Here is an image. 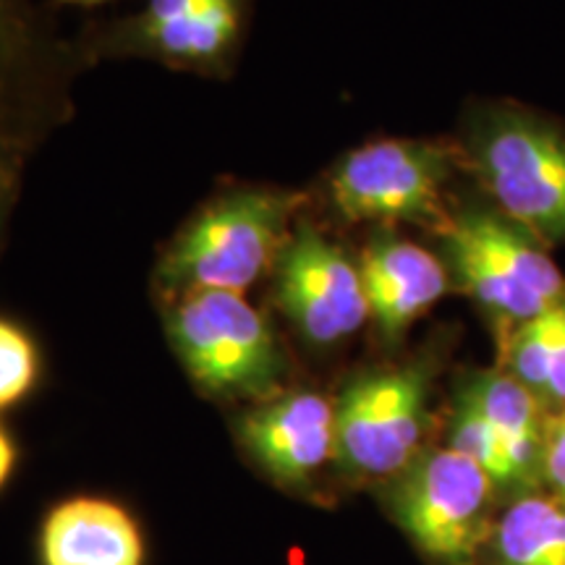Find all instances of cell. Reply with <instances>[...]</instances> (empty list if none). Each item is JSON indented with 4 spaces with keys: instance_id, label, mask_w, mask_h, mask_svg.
Wrapping results in <instances>:
<instances>
[{
    "instance_id": "cell-1",
    "label": "cell",
    "mask_w": 565,
    "mask_h": 565,
    "mask_svg": "<svg viewBox=\"0 0 565 565\" xmlns=\"http://www.w3.org/2000/svg\"><path fill=\"white\" fill-rule=\"evenodd\" d=\"M445 267L500 330L513 328L565 301V275L547 246L494 207H466L440 225Z\"/></svg>"
},
{
    "instance_id": "cell-2",
    "label": "cell",
    "mask_w": 565,
    "mask_h": 565,
    "mask_svg": "<svg viewBox=\"0 0 565 565\" xmlns=\"http://www.w3.org/2000/svg\"><path fill=\"white\" fill-rule=\"evenodd\" d=\"M466 160L503 212L542 244H565V134L513 105L482 108L466 126Z\"/></svg>"
},
{
    "instance_id": "cell-3",
    "label": "cell",
    "mask_w": 565,
    "mask_h": 565,
    "mask_svg": "<svg viewBox=\"0 0 565 565\" xmlns=\"http://www.w3.org/2000/svg\"><path fill=\"white\" fill-rule=\"evenodd\" d=\"M299 202L296 194L273 189H242L215 200L166 252L160 286L175 294H244L278 263Z\"/></svg>"
},
{
    "instance_id": "cell-4",
    "label": "cell",
    "mask_w": 565,
    "mask_h": 565,
    "mask_svg": "<svg viewBox=\"0 0 565 565\" xmlns=\"http://www.w3.org/2000/svg\"><path fill=\"white\" fill-rule=\"evenodd\" d=\"M385 505L433 565H482L500 498L482 466L445 445L387 479Z\"/></svg>"
},
{
    "instance_id": "cell-5",
    "label": "cell",
    "mask_w": 565,
    "mask_h": 565,
    "mask_svg": "<svg viewBox=\"0 0 565 565\" xmlns=\"http://www.w3.org/2000/svg\"><path fill=\"white\" fill-rule=\"evenodd\" d=\"M168 335L183 370L215 398H273L286 359L267 317L236 291L179 294Z\"/></svg>"
},
{
    "instance_id": "cell-6",
    "label": "cell",
    "mask_w": 565,
    "mask_h": 565,
    "mask_svg": "<svg viewBox=\"0 0 565 565\" xmlns=\"http://www.w3.org/2000/svg\"><path fill=\"white\" fill-rule=\"evenodd\" d=\"M435 366L427 359L362 372L335 401V456L345 477L387 482L424 450Z\"/></svg>"
},
{
    "instance_id": "cell-7",
    "label": "cell",
    "mask_w": 565,
    "mask_h": 565,
    "mask_svg": "<svg viewBox=\"0 0 565 565\" xmlns=\"http://www.w3.org/2000/svg\"><path fill=\"white\" fill-rule=\"evenodd\" d=\"M547 412L500 366L463 374L445 445L479 463L500 503L545 490Z\"/></svg>"
},
{
    "instance_id": "cell-8",
    "label": "cell",
    "mask_w": 565,
    "mask_h": 565,
    "mask_svg": "<svg viewBox=\"0 0 565 565\" xmlns=\"http://www.w3.org/2000/svg\"><path fill=\"white\" fill-rule=\"evenodd\" d=\"M454 152L424 139H380L356 147L330 173L335 210L353 223H445L443 194Z\"/></svg>"
},
{
    "instance_id": "cell-9",
    "label": "cell",
    "mask_w": 565,
    "mask_h": 565,
    "mask_svg": "<svg viewBox=\"0 0 565 565\" xmlns=\"http://www.w3.org/2000/svg\"><path fill=\"white\" fill-rule=\"evenodd\" d=\"M275 299L315 349H333L370 320L362 267L309 223L296 225L275 263Z\"/></svg>"
},
{
    "instance_id": "cell-10",
    "label": "cell",
    "mask_w": 565,
    "mask_h": 565,
    "mask_svg": "<svg viewBox=\"0 0 565 565\" xmlns=\"http://www.w3.org/2000/svg\"><path fill=\"white\" fill-rule=\"evenodd\" d=\"M238 437L275 482L307 484L335 456V401L315 391L273 395L238 422Z\"/></svg>"
},
{
    "instance_id": "cell-11",
    "label": "cell",
    "mask_w": 565,
    "mask_h": 565,
    "mask_svg": "<svg viewBox=\"0 0 565 565\" xmlns=\"http://www.w3.org/2000/svg\"><path fill=\"white\" fill-rule=\"evenodd\" d=\"M359 267L370 301V320L387 343L401 341L450 286V273L440 257L391 231L372 238Z\"/></svg>"
},
{
    "instance_id": "cell-12",
    "label": "cell",
    "mask_w": 565,
    "mask_h": 565,
    "mask_svg": "<svg viewBox=\"0 0 565 565\" xmlns=\"http://www.w3.org/2000/svg\"><path fill=\"white\" fill-rule=\"evenodd\" d=\"M51 42L34 0H0V145L26 150L47 108Z\"/></svg>"
},
{
    "instance_id": "cell-13",
    "label": "cell",
    "mask_w": 565,
    "mask_h": 565,
    "mask_svg": "<svg viewBox=\"0 0 565 565\" xmlns=\"http://www.w3.org/2000/svg\"><path fill=\"white\" fill-rule=\"evenodd\" d=\"M42 565H141L137 521L118 503L74 498L47 513L40 532Z\"/></svg>"
},
{
    "instance_id": "cell-14",
    "label": "cell",
    "mask_w": 565,
    "mask_h": 565,
    "mask_svg": "<svg viewBox=\"0 0 565 565\" xmlns=\"http://www.w3.org/2000/svg\"><path fill=\"white\" fill-rule=\"evenodd\" d=\"M482 565H565V505L547 490L500 505Z\"/></svg>"
},
{
    "instance_id": "cell-15",
    "label": "cell",
    "mask_w": 565,
    "mask_h": 565,
    "mask_svg": "<svg viewBox=\"0 0 565 565\" xmlns=\"http://www.w3.org/2000/svg\"><path fill=\"white\" fill-rule=\"evenodd\" d=\"M500 370L519 380L547 416L565 412V301L500 338Z\"/></svg>"
},
{
    "instance_id": "cell-16",
    "label": "cell",
    "mask_w": 565,
    "mask_h": 565,
    "mask_svg": "<svg viewBox=\"0 0 565 565\" xmlns=\"http://www.w3.org/2000/svg\"><path fill=\"white\" fill-rule=\"evenodd\" d=\"M238 0H200L192 11L168 24L139 30L160 55L175 61L204 63L228 51L238 34Z\"/></svg>"
},
{
    "instance_id": "cell-17",
    "label": "cell",
    "mask_w": 565,
    "mask_h": 565,
    "mask_svg": "<svg viewBox=\"0 0 565 565\" xmlns=\"http://www.w3.org/2000/svg\"><path fill=\"white\" fill-rule=\"evenodd\" d=\"M38 345L17 322L0 320V412L17 406L38 383Z\"/></svg>"
},
{
    "instance_id": "cell-18",
    "label": "cell",
    "mask_w": 565,
    "mask_h": 565,
    "mask_svg": "<svg viewBox=\"0 0 565 565\" xmlns=\"http://www.w3.org/2000/svg\"><path fill=\"white\" fill-rule=\"evenodd\" d=\"M545 490L565 505V412L547 416Z\"/></svg>"
},
{
    "instance_id": "cell-19",
    "label": "cell",
    "mask_w": 565,
    "mask_h": 565,
    "mask_svg": "<svg viewBox=\"0 0 565 565\" xmlns=\"http://www.w3.org/2000/svg\"><path fill=\"white\" fill-rule=\"evenodd\" d=\"M24 152L26 150H19V147L0 145V233H3L6 221H9L13 210V200H17L19 173H21Z\"/></svg>"
},
{
    "instance_id": "cell-20",
    "label": "cell",
    "mask_w": 565,
    "mask_h": 565,
    "mask_svg": "<svg viewBox=\"0 0 565 565\" xmlns=\"http://www.w3.org/2000/svg\"><path fill=\"white\" fill-rule=\"evenodd\" d=\"M17 466V445H13L11 435L0 427V487L9 482Z\"/></svg>"
},
{
    "instance_id": "cell-21",
    "label": "cell",
    "mask_w": 565,
    "mask_h": 565,
    "mask_svg": "<svg viewBox=\"0 0 565 565\" xmlns=\"http://www.w3.org/2000/svg\"><path fill=\"white\" fill-rule=\"evenodd\" d=\"M63 3H84V6H92V3H103V0H63Z\"/></svg>"
}]
</instances>
